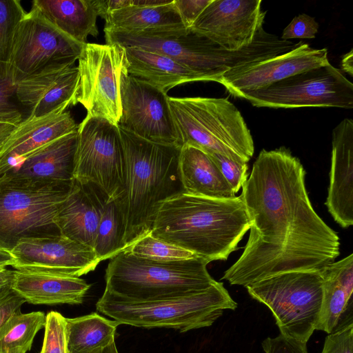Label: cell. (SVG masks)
Segmentation results:
<instances>
[{
    "label": "cell",
    "mask_w": 353,
    "mask_h": 353,
    "mask_svg": "<svg viewBox=\"0 0 353 353\" xmlns=\"http://www.w3.org/2000/svg\"><path fill=\"white\" fill-rule=\"evenodd\" d=\"M299 159L281 147L262 150L241 196L250 221L239 259L222 279L245 288L289 272H320L339 255L336 232L316 213Z\"/></svg>",
    "instance_id": "6da1fadb"
},
{
    "label": "cell",
    "mask_w": 353,
    "mask_h": 353,
    "mask_svg": "<svg viewBox=\"0 0 353 353\" xmlns=\"http://www.w3.org/2000/svg\"><path fill=\"white\" fill-rule=\"evenodd\" d=\"M250 227L241 195L218 199L181 192L161 204L150 234L210 263L228 259Z\"/></svg>",
    "instance_id": "7a4b0ae2"
},
{
    "label": "cell",
    "mask_w": 353,
    "mask_h": 353,
    "mask_svg": "<svg viewBox=\"0 0 353 353\" xmlns=\"http://www.w3.org/2000/svg\"><path fill=\"white\" fill-rule=\"evenodd\" d=\"M118 127L125 150L126 176L125 190L114 201L124 250L150 233L163 201L183 192L179 172L181 147L151 142Z\"/></svg>",
    "instance_id": "3957f363"
},
{
    "label": "cell",
    "mask_w": 353,
    "mask_h": 353,
    "mask_svg": "<svg viewBox=\"0 0 353 353\" xmlns=\"http://www.w3.org/2000/svg\"><path fill=\"white\" fill-rule=\"evenodd\" d=\"M106 43L137 48L163 54L198 74L202 81L219 83L227 71L261 61L296 47L263 28L243 48L228 50L192 28L185 27L123 31L104 29Z\"/></svg>",
    "instance_id": "277c9868"
},
{
    "label": "cell",
    "mask_w": 353,
    "mask_h": 353,
    "mask_svg": "<svg viewBox=\"0 0 353 353\" xmlns=\"http://www.w3.org/2000/svg\"><path fill=\"white\" fill-rule=\"evenodd\" d=\"M208 263L198 256L181 261H155L123 250L110 259L105 269L104 291L135 301L199 292L216 281L207 270Z\"/></svg>",
    "instance_id": "5b68a950"
},
{
    "label": "cell",
    "mask_w": 353,
    "mask_h": 353,
    "mask_svg": "<svg viewBox=\"0 0 353 353\" xmlns=\"http://www.w3.org/2000/svg\"><path fill=\"white\" fill-rule=\"evenodd\" d=\"M236 302L223 283L216 281L208 289L181 296L145 301L126 300L104 291L97 310L120 325L143 328H172L185 332L212 325Z\"/></svg>",
    "instance_id": "8992f818"
},
{
    "label": "cell",
    "mask_w": 353,
    "mask_h": 353,
    "mask_svg": "<svg viewBox=\"0 0 353 353\" xmlns=\"http://www.w3.org/2000/svg\"><path fill=\"white\" fill-rule=\"evenodd\" d=\"M183 145L248 163L254 154L250 131L237 108L227 99L168 97Z\"/></svg>",
    "instance_id": "52a82bcc"
},
{
    "label": "cell",
    "mask_w": 353,
    "mask_h": 353,
    "mask_svg": "<svg viewBox=\"0 0 353 353\" xmlns=\"http://www.w3.org/2000/svg\"><path fill=\"white\" fill-rule=\"evenodd\" d=\"M72 181L0 175V249L10 252L24 239L61 235L56 217Z\"/></svg>",
    "instance_id": "ba28073f"
},
{
    "label": "cell",
    "mask_w": 353,
    "mask_h": 353,
    "mask_svg": "<svg viewBox=\"0 0 353 353\" xmlns=\"http://www.w3.org/2000/svg\"><path fill=\"white\" fill-rule=\"evenodd\" d=\"M322 284L319 272L296 271L265 278L246 288L272 312L280 334L307 343L318 321Z\"/></svg>",
    "instance_id": "9c48e42d"
},
{
    "label": "cell",
    "mask_w": 353,
    "mask_h": 353,
    "mask_svg": "<svg viewBox=\"0 0 353 353\" xmlns=\"http://www.w3.org/2000/svg\"><path fill=\"white\" fill-rule=\"evenodd\" d=\"M74 179L97 188L108 202L121 196L125 186V150L118 125L85 117L78 126Z\"/></svg>",
    "instance_id": "30bf717a"
},
{
    "label": "cell",
    "mask_w": 353,
    "mask_h": 353,
    "mask_svg": "<svg viewBox=\"0 0 353 353\" xmlns=\"http://www.w3.org/2000/svg\"><path fill=\"white\" fill-rule=\"evenodd\" d=\"M252 105L272 108H353V84L330 63L307 70L263 89L243 94Z\"/></svg>",
    "instance_id": "8fae6325"
},
{
    "label": "cell",
    "mask_w": 353,
    "mask_h": 353,
    "mask_svg": "<svg viewBox=\"0 0 353 353\" xmlns=\"http://www.w3.org/2000/svg\"><path fill=\"white\" fill-rule=\"evenodd\" d=\"M85 44L53 25L34 6L20 21L8 65L14 84L48 66L74 65Z\"/></svg>",
    "instance_id": "7c38bea8"
},
{
    "label": "cell",
    "mask_w": 353,
    "mask_h": 353,
    "mask_svg": "<svg viewBox=\"0 0 353 353\" xmlns=\"http://www.w3.org/2000/svg\"><path fill=\"white\" fill-rule=\"evenodd\" d=\"M79 85L76 101L86 117L118 125L121 114L120 77L127 70L125 48L117 43H86L78 59Z\"/></svg>",
    "instance_id": "4fadbf2b"
},
{
    "label": "cell",
    "mask_w": 353,
    "mask_h": 353,
    "mask_svg": "<svg viewBox=\"0 0 353 353\" xmlns=\"http://www.w3.org/2000/svg\"><path fill=\"white\" fill-rule=\"evenodd\" d=\"M168 97L124 70L120 77L121 114L118 126L151 142L182 147Z\"/></svg>",
    "instance_id": "5bb4252c"
},
{
    "label": "cell",
    "mask_w": 353,
    "mask_h": 353,
    "mask_svg": "<svg viewBox=\"0 0 353 353\" xmlns=\"http://www.w3.org/2000/svg\"><path fill=\"white\" fill-rule=\"evenodd\" d=\"M10 253L16 270L74 277L93 271L100 263L92 248L61 234L22 239Z\"/></svg>",
    "instance_id": "9a60e30c"
},
{
    "label": "cell",
    "mask_w": 353,
    "mask_h": 353,
    "mask_svg": "<svg viewBox=\"0 0 353 353\" xmlns=\"http://www.w3.org/2000/svg\"><path fill=\"white\" fill-rule=\"evenodd\" d=\"M261 0H212L190 28L221 47L236 51L251 44L263 28Z\"/></svg>",
    "instance_id": "2e32d148"
},
{
    "label": "cell",
    "mask_w": 353,
    "mask_h": 353,
    "mask_svg": "<svg viewBox=\"0 0 353 353\" xmlns=\"http://www.w3.org/2000/svg\"><path fill=\"white\" fill-rule=\"evenodd\" d=\"M327 50L315 49L301 43L282 54L239 67L221 77L223 85L232 96L263 89L276 82L299 72L329 63Z\"/></svg>",
    "instance_id": "e0dca14e"
},
{
    "label": "cell",
    "mask_w": 353,
    "mask_h": 353,
    "mask_svg": "<svg viewBox=\"0 0 353 353\" xmlns=\"http://www.w3.org/2000/svg\"><path fill=\"white\" fill-rule=\"evenodd\" d=\"M79 85L77 66L53 65L19 81L16 98L30 110V115L41 117L61 107L77 104Z\"/></svg>",
    "instance_id": "ac0fdd59"
},
{
    "label": "cell",
    "mask_w": 353,
    "mask_h": 353,
    "mask_svg": "<svg viewBox=\"0 0 353 353\" xmlns=\"http://www.w3.org/2000/svg\"><path fill=\"white\" fill-rule=\"evenodd\" d=\"M67 107L41 116L23 119L0 150V175L21 163L47 143L76 132L79 124Z\"/></svg>",
    "instance_id": "d6986e66"
},
{
    "label": "cell",
    "mask_w": 353,
    "mask_h": 353,
    "mask_svg": "<svg viewBox=\"0 0 353 353\" xmlns=\"http://www.w3.org/2000/svg\"><path fill=\"white\" fill-rule=\"evenodd\" d=\"M330 183L325 205L342 228L353 225V121L344 119L332 130Z\"/></svg>",
    "instance_id": "ffe728a7"
},
{
    "label": "cell",
    "mask_w": 353,
    "mask_h": 353,
    "mask_svg": "<svg viewBox=\"0 0 353 353\" xmlns=\"http://www.w3.org/2000/svg\"><path fill=\"white\" fill-rule=\"evenodd\" d=\"M107 203L105 196L94 185L73 179L56 217L60 234L93 249Z\"/></svg>",
    "instance_id": "44dd1931"
},
{
    "label": "cell",
    "mask_w": 353,
    "mask_h": 353,
    "mask_svg": "<svg viewBox=\"0 0 353 353\" xmlns=\"http://www.w3.org/2000/svg\"><path fill=\"white\" fill-rule=\"evenodd\" d=\"M319 272L323 296L315 330L330 334L353 323V254Z\"/></svg>",
    "instance_id": "7402d4cb"
},
{
    "label": "cell",
    "mask_w": 353,
    "mask_h": 353,
    "mask_svg": "<svg viewBox=\"0 0 353 353\" xmlns=\"http://www.w3.org/2000/svg\"><path fill=\"white\" fill-rule=\"evenodd\" d=\"M90 285L79 277L15 270L12 288L34 305H79Z\"/></svg>",
    "instance_id": "603a6c76"
},
{
    "label": "cell",
    "mask_w": 353,
    "mask_h": 353,
    "mask_svg": "<svg viewBox=\"0 0 353 353\" xmlns=\"http://www.w3.org/2000/svg\"><path fill=\"white\" fill-rule=\"evenodd\" d=\"M77 141V131L59 137L6 172L21 178L71 182L74 179Z\"/></svg>",
    "instance_id": "cb8c5ba5"
},
{
    "label": "cell",
    "mask_w": 353,
    "mask_h": 353,
    "mask_svg": "<svg viewBox=\"0 0 353 353\" xmlns=\"http://www.w3.org/2000/svg\"><path fill=\"white\" fill-rule=\"evenodd\" d=\"M179 172L185 193L218 199L236 196L210 155L199 148L181 147Z\"/></svg>",
    "instance_id": "d4e9b609"
},
{
    "label": "cell",
    "mask_w": 353,
    "mask_h": 353,
    "mask_svg": "<svg viewBox=\"0 0 353 353\" xmlns=\"http://www.w3.org/2000/svg\"><path fill=\"white\" fill-rule=\"evenodd\" d=\"M127 71L167 94L172 88L202 79L174 60L157 52L137 48H125Z\"/></svg>",
    "instance_id": "484cf974"
},
{
    "label": "cell",
    "mask_w": 353,
    "mask_h": 353,
    "mask_svg": "<svg viewBox=\"0 0 353 353\" xmlns=\"http://www.w3.org/2000/svg\"><path fill=\"white\" fill-rule=\"evenodd\" d=\"M32 5L58 29L80 43L85 44L89 35L99 34L98 16L92 0H34Z\"/></svg>",
    "instance_id": "4316f807"
},
{
    "label": "cell",
    "mask_w": 353,
    "mask_h": 353,
    "mask_svg": "<svg viewBox=\"0 0 353 353\" xmlns=\"http://www.w3.org/2000/svg\"><path fill=\"white\" fill-rule=\"evenodd\" d=\"M105 30L138 31L185 27L172 2L154 6H129L109 13L104 19Z\"/></svg>",
    "instance_id": "83f0119b"
},
{
    "label": "cell",
    "mask_w": 353,
    "mask_h": 353,
    "mask_svg": "<svg viewBox=\"0 0 353 353\" xmlns=\"http://www.w3.org/2000/svg\"><path fill=\"white\" fill-rule=\"evenodd\" d=\"M65 321L68 353H100L114 341L120 325L97 312Z\"/></svg>",
    "instance_id": "f1b7e54d"
},
{
    "label": "cell",
    "mask_w": 353,
    "mask_h": 353,
    "mask_svg": "<svg viewBox=\"0 0 353 353\" xmlns=\"http://www.w3.org/2000/svg\"><path fill=\"white\" fill-rule=\"evenodd\" d=\"M45 323L43 312L13 315L0 328V353H26Z\"/></svg>",
    "instance_id": "f546056e"
},
{
    "label": "cell",
    "mask_w": 353,
    "mask_h": 353,
    "mask_svg": "<svg viewBox=\"0 0 353 353\" xmlns=\"http://www.w3.org/2000/svg\"><path fill=\"white\" fill-rule=\"evenodd\" d=\"M93 250L101 261L122 252V230L120 215L114 201L108 202L101 216Z\"/></svg>",
    "instance_id": "4dcf8cb0"
},
{
    "label": "cell",
    "mask_w": 353,
    "mask_h": 353,
    "mask_svg": "<svg viewBox=\"0 0 353 353\" xmlns=\"http://www.w3.org/2000/svg\"><path fill=\"white\" fill-rule=\"evenodd\" d=\"M26 12L19 0H0V69L8 70L14 34Z\"/></svg>",
    "instance_id": "1f68e13d"
},
{
    "label": "cell",
    "mask_w": 353,
    "mask_h": 353,
    "mask_svg": "<svg viewBox=\"0 0 353 353\" xmlns=\"http://www.w3.org/2000/svg\"><path fill=\"white\" fill-rule=\"evenodd\" d=\"M124 250L139 257L161 261H181L196 256L192 252L157 239L151 234L140 238Z\"/></svg>",
    "instance_id": "d6a6232c"
},
{
    "label": "cell",
    "mask_w": 353,
    "mask_h": 353,
    "mask_svg": "<svg viewBox=\"0 0 353 353\" xmlns=\"http://www.w3.org/2000/svg\"><path fill=\"white\" fill-rule=\"evenodd\" d=\"M65 319L55 311L46 315L44 337L40 353H68Z\"/></svg>",
    "instance_id": "836d02e7"
},
{
    "label": "cell",
    "mask_w": 353,
    "mask_h": 353,
    "mask_svg": "<svg viewBox=\"0 0 353 353\" xmlns=\"http://www.w3.org/2000/svg\"><path fill=\"white\" fill-rule=\"evenodd\" d=\"M236 194L248 179V164L219 154H208Z\"/></svg>",
    "instance_id": "e575fe53"
},
{
    "label": "cell",
    "mask_w": 353,
    "mask_h": 353,
    "mask_svg": "<svg viewBox=\"0 0 353 353\" xmlns=\"http://www.w3.org/2000/svg\"><path fill=\"white\" fill-rule=\"evenodd\" d=\"M319 28L314 18L301 14L293 18L281 35L283 40L292 39H314Z\"/></svg>",
    "instance_id": "d590c367"
},
{
    "label": "cell",
    "mask_w": 353,
    "mask_h": 353,
    "mask_svg": "<svg viewBox=\"0 0 353 353\" xmlns=\"http://www.w3.org/2000/svg\"><path fill=\"white\" fill-rule=\"evenodd\" d=\"M321 353H353V323L328 334Z\"/></svg>",
    "instance_id": "8d00e7d4"
},
{
    "label": "cell",
    "mask_w": 353,
    "mask_h": 353,
    "mask_svg": "<svg viewBox=\"0 0 353 353\" xmlns=\"http://www.w3.org/2000/svg\"><path fill=\"white\" fill-rule=\"evenodd\" d=\"M265 353H308L307 343L279 334L262 342Z\"/></svg>",
    "instance_id": "74e56055"
},
{
    "label": "cell",
    "mask_w": 353,
    "mask_h": 353,
    "mask_svg": "<svg viewBox=\"0 0 353 353\" xmlns=\"http://www.w3.org/2000/svg\"><path fill=\"white\" fill-rule=\"evenodd\" d=\"M212 0H174L185 28H190Z\"/></svg>",
    "instance_id": "f35d334b"
},
{
    "label": "cell",
    "mask_w": 353,
    "mask_h": 353,
    "mask_svg": "<svg viewBox=\"0 0 353 353\" xmlns=\"http://www.w3.org/2000/svg\"><path fill=\"white\" fill-rule=\"evenodd\" d=\"M26 301L12 287L0 292V328L13 315L21 312Z\"/></svg>",
    "instance_id": "ab89813d"
},
{
    "label": "cell",
    "mask_w": 353,
    "mask_h": 353,
    "mask_svg": "<svg viewBox=\"0 0 353 353\" xmlns=\"http://www.w3.org/2000/svg\"><path fill=\"white\" fill-rule=\"evenodd\" d=\"M16 87L9 72L0 70V113L20 111L14 101Z\"/></svg>",
    "instance_id": "60d3db41"
},
{
    "label": "cell",
    "mask_w": 353,
    "mask_h": 353,
    "mask_svg": "<svg viewBox=\"0 0 353 353\" xmlns=\"http://www.w3.org/2000/svg\"><path fill=\"white\" fill-rule=\"evenodd\" d=\"M23 119L20 111L0 113V150Z\"/></svg>",
    "instance_id": "b9f144b4"
},
{
    "label": "cell",
    "mask_w": 353,
    "mask_h": 353,
    "mask_svg": "<svg viewBox=\"0 0 353 353\" xmlns=\"http://www.w3.org/2000/svg\"><path fill=\"white\" fill-rule=\"evenodd\" d=\"M97 16L105 19L112 11L135 6V0H92Z\"/></svg>",
    "instance_id": "7bdbcfd3"
},
{
    "label": "cell",
    "mask_w": 353,
    "mask_h": 353,
    "mask_svg": "<svg viewBox=\"0 0 353 353\" xmlns=\"http://www.w3.org/2000/svg\"><path fill=\"white\" fill-rule=\"evenodd\" d=\"M15 275V270H10L6 268L0 269V292L12 285Z\"/></svg>",
    "instance_id": "ee69618b"
},
{
    "label": "cell",
    "mask_w": 353,
    "mask_h": 353,
    "mask_svg": "<svg viewBox=\"0 0 353 353\" xmlns=\"http://www.w3.org/2000/svg\"><path fill=\"white\" fill-rule=\"evenodd\" d=\"M341 66L343 71L349 74L351 77L353 76V50H350V52L345 54L341 61Z\"/></svg>",
    "instance_id": "f6af8a7d"
},
{
    "label": "cell",
    "mask_w": 353,
    "mask_h": 353,
    "mask_svg": "<svg viewBox=\"0 0 353 353\" xmlns=\"http://www.w3.org/2000/svg\"><path fill=\"white\" fill-rule=\"evenodd\" d=\"M14 259L9 251L0 249V269L12 265Z\"/></svg>",
    "instance_id": "bcb514c9"
},
{
    "label": "cell",
    "mask_w": 353,
    "mask_h": 353,
    "mask_svg": "<svg viewBox=\"0 0 353 353\" xmlns=\"http://www.w3.org/2000/svg\"><path fill=\"white\" fill-rule=\"evenodd\" d=\"M100 353H119L115 341H112L110 345L105 347Z\"/></svg>",
    "instance_id": "7dc6e473"
}]
</instances>
